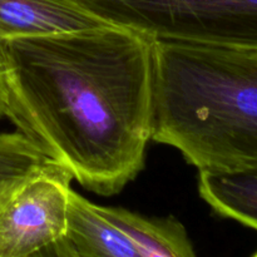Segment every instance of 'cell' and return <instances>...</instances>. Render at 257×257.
Listing matches in <instances>:
<instances>
[{
  "label": "cell",
  "instance_id": "ba28073f",
  "mask_svg": "<svg viewBox=\"0 0 257 257\" xmlns=\"http://www.w3.org/2000/svg\"><path fill=\"white\" fill-rule=\"evenodd\" d=\"M45 158L39 148L18 131L0 132V181L29 170Z\"/></svg>",
  "mask_w": 257,
  "mask_h": 257
},
{
  "label": "cell",
  "instance_id": "52a82bcc",
  "mask_svg": "<svg viewBox=\"0 0 257 257\" xmlns=\"http://www.w3.org/2000/svg\"><path fill=\"white\" fill-rule=\"evenodd\" d=\"M198 192L217 215L257 231V168L200 172Z\"/></svg>",
  "mask_w": 257,
  "mask_h": 257
},
{
  "label": "cell",
  "instance_id": "8992f818",
  "mask_svg": "<svg viewBox=\"0 0 257 257\" xmlns=\"http://www.w3.org/2000/svg\"><path fill=\"white\" fill-rule=\"evenodd\" d=\"M137 246L142 257H198L186 227L173 216L146 217L122 207L98 206Z\"/></svg>",
  "mask_w": 257,
  "mask_h": 257
},
{
  "label": "cell",
  "instance_id": "7a4b0ae2",
  "mask_svg": "<svg viewBox=\"0 0 257 257\" xmlns=\"http://www.w3.org/2000/svg\"><path fill=\"white\" fill-rule=\"evenodd\" d=\"M152 141L198 172L257 168V52L155 40Z\"/></svg>",
  "mask_w": 257,
  "mask_h": 257
},
{
  "label": "cell",
  "instance_id": "8fae6325",
  "mask_svg": "<svg viewBox=\"0 0 257 257\" xmlns=\"http://www.w3.org/2000/svg\"><path fill=\"white\" fill-rule=\"evenodd\" d=\"M251 257H257V251H256V252H255V253H253V255H252V256H251Z\"/></svg>",
  "mask_w": 257,
  "mask_h": 257
},
{
  "label": "cell",
  "instance_id": "3957f363",
  "mask_svg": "<svg viewBox=\"0 0 257 257\" xmlns=\"http://www.w3.org/2000/svg\"><path fill=\"white\" fill-rule=\"evenodd\" d=\"M73 180L45 158L0 181V257H30L65 237Z\"/></svg>",
  "mask_w": 257,
  "mask_h": 257
},
{
  "label": "cell",
  "instance_id": "9c48e42d",
  "mask_svg": "<svg viewBox=\"0 0 257 257\" xmlns=\"http://www.w3.org/2000/svg\"><path fill=\"white\" fill-rule=\"evenodd\" d=\"M30 257H78L67 238L57 241Z\"/></svg>",
  "mask_w": 257,
  "mask_h": 257
},
{
  "label": "cell",
  "instance_id": "277c9868",
  "mask_svg": "<svg viewBox=\"0 0 257 257\" xmlns=\"http://www.w3.org/2000/svg\"><path fill=\"white\" fill-rule=\"evenodd\" d=\"M107 23L78 0H0V43Z\"/></svg>",
  "mask_w": 257,
  "mask_h": 257
},
{
  "label": "cell",
  "instance_id": "5b68a950",
  "mask_svg": "<svg viewBox=\"0 0 257 257\" xmlns=\"http://www.w3.org/2000/svg\"><path fill=\"white\" fill-rule=\"evenodd\" d=\"M65 238L78 257H142L127 233L73 188L68 198Z\"/></svg>",
  "mask_w": 257,
  "mask_h": 257
},
{
  "label": "cell",
  "instance_id": "6da1fadb",
  "mask_svg": "<svg viewBox=\"0 0 257 257\" xmlns=\"http://www.w3.org/2000/svg\"><path fill=\"white\" fill-rule=\"evenodd\" d=\"M5 118L100 196L145 168L155 112V39L104 25L0 43Z\"/></svg>",
  "mask_w": 257,
  "mask_h": 257
},
{
  "label": "cell",
  "instance_id": "30bf717a",
  "mask_svg": "<svg viewBox=\"0 0 257 257\" xmlns=\"http://www.w3.org/2000/svg\"><path fill=\"white\" fill-rule=\"evenodd\" d=\"M5 117V92L3 83V58L0 50V118Z\"/></svg>",
  "mask_w": 257,
  "mask_h": 257
}]
</instances>
